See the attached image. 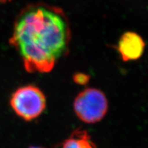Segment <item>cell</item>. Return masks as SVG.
Listing matches in <instances>:
<instances>
[{
	"label": "cell",
	"mask_w": 148,
	"mask_h": 148,
	"mask_svg": "<svg viewBox=\"0 0 148 148\" xmlns=\"http://www.w3.org/2000/svg\"><path fill=\"white\" fill-rule=\"evenodd\" d=\"M71 34L62 8L31 3L16 16L10 44L19 53L29 73H49L69 50Z\"/></svg>",
	"instance_id": "6da1fadb"
},
{
	"label": "cell",
	"mask_w": 148,
	"mask_h": 148,
	"mask_svg": "<svg viewBox=\"0 0 148 148\" xmlns=\"http://www.w3.org/2000/svg\"><path fill=\"white\" fill-rule=\"evenodd\" d=\"M10 104L16 115L25 121H32L45 110L46 97L39 88L28 84L18 88L12 92Z\"/></svg>",
	"instance_id": "7a4b0ae2"
},
{
	"label": "cell",
	"mask_w": 148,
	"mask_h": 148,
	"mask_svg": "<svg viewBox=\"0 0 148 148\" xmlns=\"http://www.w3.org/2000/svg\"><path fill=\"white\" fill-rule=\"evenodd\" d=\"M73 110L82 121L89 124L96 123L102 120L108 112V99L101 90L86 88L74 99Z\"/></svg>",
	"instance_id": "3957f363"
},
{
	"label": "cell",
	"mask_w": 148,
	"mask_h": 148,
	"mask_svg": "<svg viewBox=\"0 0 148 148\" xmlns=\"http://www.w3.org/2000/svg\"><path fill=\"white\" fill-rule=\"evenodd\" d=\"M145 46V41L139 34L134 32H126L120 37L116 49L123 61L127 62L140 58Z\"/></svg>",
	"instance_id": "277c9868"
},
{
	"label": "cell",
	"mask_w": 148,
	"mask_h": 148,
	"mask_svg": "<svg viewBox=\"0 0 148 148\" xmlns=\"http://www.w3.org/2000/svg\"><path fill=\"white\" fill-rule=\"evenodd\" d=\"M61 148H97L88 132L77 129L62 142Z\"/></svg>",
	"instance_id": "5b68a950"
},
{
	"label": "cell",
	"mask_w": 148,
	"mask_h": 148,
	"mask_svg": "<svg viewBox=\"0 0 148 148\" xmlns=\"http://www.w3.org/2000/svg\"><path fill=\"white\" fill-rule=\"evenodd\" d=\"M73 81L79 85H85L88 82L90 79L89 75L83 73H76L73 76Z\"/></svg>",
	"instance_id": "8992f818"
},
{
	"label": "cell",
	"mask_w": 148,
	"mask_h": 148,
	"mask_svg": "<svg viewBox=\"0 0 148 148\" xmlns=\"http://www.w3.org/2000/svg\"><path fill=\"white\" fill-rule=\"evenodd\" d=\"M28 148H43V147H39V146H31V147H29Z\"/></svg>",
	"instance_id": "52a82bcc"
},
{
	"label": "cell",
	"mask_w": 148,
	"mask_h": 148,
	"mask_svg": "<svg viewBox=\"0 0 148 148\" xmlns=\"http://www.w3.org/2000/svg\"><path fill=\"white\" fill-rule=\"evenodd\" d=\"M6 1H10V0H0V1H2V2H5Z\"/></svg>",
	"instance_id": "ba28073f"
}]
</instances>
